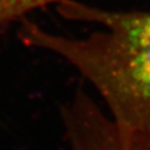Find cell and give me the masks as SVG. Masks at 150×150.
Returning a JSON list of instances; mask_svg holds the SVG:
<instances>
[{"label": "cell", "instance_id": "2", "mask_svg": "<svg viewBox=\"0 0 150 150\" xmlns=\"http://www.w3.org/2000/svg\"><path fill=\"white\" fill-rule=\"evenodd\" d=\"M62 120L71 150H150L149 134L118 125L86 91L63 105Z\"/></svg>", "mask_w": 150, "mask_h": 150}, {"label": "cell", "instance_id": "1", "mask_svg": "<svg viewBox=\"0 0 150 150\" xmlns=\"http://www.w3.org/2000/svg\"><path fill=\"white\" fill-rule=\"evenodd\" d=\"M70 20L98 25L73 38L25 21L20 39L62 57L93 86L118 125L150 135V12H114L72 0L58 4Z\"/></svg>", "mask_w": 150, "mask_h": 150}]
</instances>
